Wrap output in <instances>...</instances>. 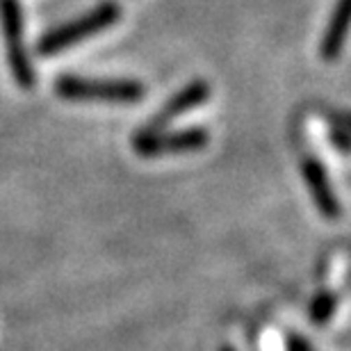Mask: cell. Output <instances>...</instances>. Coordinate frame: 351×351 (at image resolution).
Returning a JSON list of instances; mask_svg holds the SVG:
<instances>
[{
	"label": "cell",
	"mask_w": 351,
	"mask_h": 351,
	"mask_svg": "<svg viewBox=\"0 0 351 351\" xmlns=\"http://www.w3.org/2000/svg\"><path fill=\"white\" fill-rule=\"evenodd\" d=\"M119 19H121V5H119L117 0H103L101 5H96L94 10L85 12L82 16L53 27V30H48L46 34H41L34 51H37L41 58H51V55L64 53L69 48L78 46L80 41L108 30Z\"/></svg>",
	"instance_id": "obj_1"
},
{
	"label": "cell",
	"mask_w": 351,
	"mask_h": 351,
	"mask_svg": "<svg viewBox=\"0 0 351 351\" xmlns=\"http://www.w3.org/2000/svg\"><path fill=\"white\" fill-rule=\"evenodd\" d=\"M55 94L71 103H108L135 105L144 101L146 89L137 80L121 78H82V75H60L55 80Z\"/></svg>",
	"instance_id": "obj_2"
},
{
	"label": "cell",
	"mask_w": 351,
	"mask_h": 351,
	"mask_svg": "<svg viewBox=\"0 0 351 351\" xmlns=\"http://www.w3.org/2000/svg\"><path fill=\"white\" fill-rule=\"evenodd\" d=\"M0 30H3L7 46V64H10L12 78L21 89L34 87V66L30 53L25 48V25L23 10L19 0H0Z\"/></svg>",
	"instance_id": "obj_3"
},
{
	"label": "cell",
	"mask_w": 351,
	"mask_h": 351,
	"mask_svg": "<svg viewBox=\"0 0 351 351\" xmlns=\"http://www.w3.org/2000/svg\"><path fill=\"white\" fill-rule=\"evenodd\" d=\"M210 132L201 125H189L180 130H139L132 137V149L142 158H162L180 156V153H194L208 146Z\"/></svg>",
	"instance_id": "obj_4"
},
{
	"label": "cell",
	"mask_w": 351,
	"mask_h": 351,
	"mask_svg": "<svg viewBox=\"0 0 351 351\" xmlns=\"http://www.w3.org/2000/svg\"><path fill=\"white\" fill-rule=\"evenodd\" d=\"M210 98V85L206 80H192L185 87L178 89L176 94L160 108L156 114L149 119V123L142 130H165L167 125L173 123L176 119L187 114L189 110L199 108Z\"/></svg>",
	"instance_id": "obj_5"
},
{
	"label": "cell",
	"mask_w": 351,
	"mask_h": 351,
	"mask_svg": "<svg viewBox=\"0 0 351 351\" xmlns=\"http://www.w3.org/2000/svg\"><path fill=\"white\" fill-rule=\"evenodd\" d=\"M301 173H304L308 194H311V199L315 203V208L319 210V215L328 221L340 219L342 217L340 201L333 192L331 178H328L326 167L322 165V160L313 158V156L304 158V162H301Z\"/></svg>",
	"instance_id": "obj_6"
},
{
	"label": "cell",
	"mask_w": 351,
	"mask_h": 351,
	"mask_svg": "<svg viewBox=\"0 0 351 351\" xmlns=\"http://www.w3.org/2000/svg\"><path fill=\"white\" fill-rule=\"evenodd\" d=\"M349 12H351V0H338L335 3L319 44V55L326 62H335L340 58L342 48H345L347 30H349Z\"/></svg>",
	"instance_id": "obj_7"
},
{
	"label": "cell",
	"mask_w": 351,
	"mask_h": 351,
	"mask_svg": "<svg viewBox=\"0 0 351 351\" xmlns=\"http://www.w3.org/2000/svg\"><path fill=\"white\" fill-rule=\"evenodd\" d=\"M335 308H338V294L331 292V290H324V292H319L317 297L313 299L308 315H311L313 324L322 326V324H326V322L333 317Z\"/></svg>",
	"instance_id": "obj_8"
},
{
	"label": "cell",
	"mask_w": 351,
	"mask_h": 351,
	"mask_svg": "<svg viewBox=\"0 0 351 351\" xmlns=\"http://www.w3.org/2000/svg\"><path fill=\"white\" fill-rule=\"evenodd\" d=\"M331 142L338 146L340 153L349 151V125H347V119H342L338 125H333V128H331Z\"/></svg>",
	"instance_id": "obj_9"
},
{
	"label": "cell",
	"mask_w": 351,
	"mask_h": 351,
	"mask_svg": "<svg viewBox=\"0 0 351 351\" xmlns=\"http://www.w3.org/2000/svg\"><path fill=\"white\" fill-rule=\"evenodd\" d=\"M285 351H313V345L304 338V335L290 333L285 340Z\"/></svg>",
	"instance_id": "obj_10"
},
{
	"label": "cell",
	"mask_w": 351,
	"mask_h": 351,
	"mask_svg": "<svg viewBox=\"0 0 351 351\" xmlns=\"http://www.w3.org/2000/svg\"><path fill=\"white\" fill-rule=\"evenodd\" d=\"M221 351H233V347H221Z\"/></svg>",
	"instance_id": "obj_11"
}]
</instances>
